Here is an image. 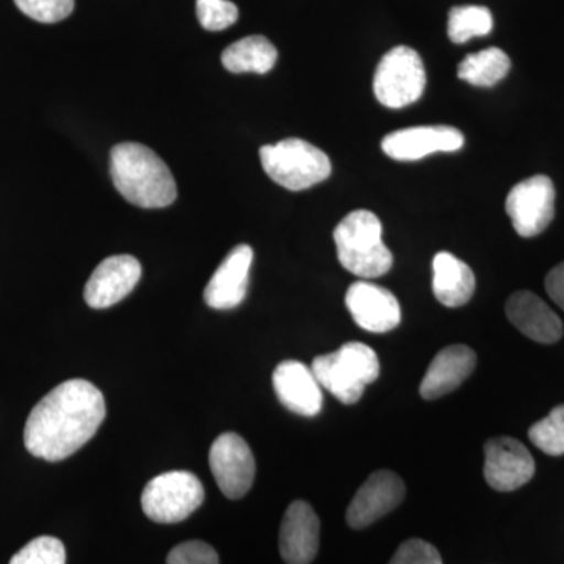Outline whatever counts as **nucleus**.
<instances>
[{"label": "nucleus", "mask_w": 564, "mask_h": 564, "mask_svg": "<svg viewBox=\"0 0 564 564\" xmlns=\"http://www.w3.org/2000/svg\"><path fill=\"white\" fill-rule=\"evenodd\" d=\"M141 265L133 256H111L99 263L85 285V302L93 310H107L124 300L139 284Z\"/></svg>", "instance_id": "obj_14"}, {"label": "nucleus", "mask_w": 564, "mask_h": 564, "mask_svg": "<svg viewBox=\"0 0 564 564\" xmlns=\"http://www.w3.org/2000/svg\"><path fill=\"white\" fill-rule=\"evenodd\" d=\"M505 209L519 236H540L555 217L554 182L544 174L519 182L508 193Z\"/></svg>", "instance_id": "obj_8"}, {"label": "nucleus", "mask_w": 564, "mask_h": 564, "mask_svg": "<svg viewBox=\"0 0 564 564\" xmlns=\"http://www.w3.org/2000/svg\"><path fill=\"white\" fill-rule=\"evenodd\" d=\"M492 28V14L486 7H455L448 13V39L455 44L467 43L475 36H486Z\"/></svg>", "instance_id": "obj_23"}, {"label": "nucleus", "mask_w": 564, "mask_h": 564, "mask_svg": "<svg viewBox=\"0 0 564 564\" xmlns=\"http://www.w3.org/2000/svg\"><path fill=\"white\" fill-rule=\"evenodd\" d=\"M533 475V456L518 440L492 437L485 444V480L496 491H516Z\"/></svg>", "instance_id": "obj_10"}, {"label": "nucleus", "mask_w": 564, "mask_h": 564, "mask_svg": "<svg viewBox=\"0 0 564 564\" xmlns=\"http://www.w3.org/2000/svg\"><path fill=\"white\" fill-rule=\"evenodd\" d=\"M14 3L25 17L44 24L66 20L74 10V0H14Z\"/></svg>", "instance_id": "obj_27"}, {"label": "nucleus", "mask_w": 564, "mask_h": 564, "mask_svg": "<svg viewBox=\"0 0 564 564\" xmlns=\"http://www.w3.org/2000/svg\"><path fill=\"white\" fill-rule=\"evenodd\" d=\"M529 437L544 454L564 455V404L554 408L543 421L533 423Z\"/></svg>", "instance_id": "obj_24"}, {"label": "nucleus", "mask_w": 564, "mask_h": 564, "mask_svg": "<svg viewBox=\"0 0 564 564\" xmlns=\"http://www.w3.org/2000/svg\"><path fill=\"white\" fill-rule=\"evenodd\" d=\"M508 318L529 339L555 344L562 339L563 323L558 315L532 292H516L505 306Z\"/></svg>", "instance_id": "obj_19"}, {"label": "nucleus", "mask_w": 564, "mask_h": 564, "mask_svg": "<svg viewBox=\"0 0 564 564\" xmlns=\"http://www.w3.org/2000/svg\"><path fill=\"white\" fill-rule=\"evenodd\" d=\"M259 154L265 173L288 191H307L332 174L328 155L304 140L288 139L265 144Z\"/></svg>", "instance_id": "obj_5"}, {"label": "nucleus", "mask_w": 564, "mask_h": 564, "mask_svg": "<svg viewBox=\"0 0 564 564\" xmlns=\"http://www.w3.org/2000/svg\"><path fill=\"white\" fill-rule=\"evenodd\" d=\"M106 399L87 380H68L36 403L24 429L29 454L50 463L80 451L106 419Z\"/></svg>", "instance_id": "obj_1"}, {"label": "nucleus", "mask_w": 564, "mask_h": 564, "mask_svg": "<svg viewBox=\"0 0 564 564\" xmlns=\"http://www.w3.org/2000/svg\"><path fill=\"white\" fill-rule=\"evenodd\" d=\"M426 73L417 51L397 46L378 63L373 93L388 109H403L421 99L425 91Z\"/></svg>", "instance_id": "obj_7"}, {"label": "nucleus", "mask_w": 564, "mask_h": 564, "mask_svg": "<svg viewBox=\"0 0 564 564\" xmlns=\"http://www.w3.org/2000/svg\"><path fill=\"white\" fill-rule=\"evenodd\" d=\"M254 252L250 245H237L226 256L204 291V302L212 310L229 311L247 299Z\"/></svg>", "instance_id": "obj_15"}, {"label": "nucleus", "mask_w": 564, "mask_h": 564, "mask_svg": "<svg viewBox=\"0 0 564 564\" xmlns=\"http://www.w3.org/2000/svg\"><path fill=\"white\" fill-rule=\"evenodd\" d=\"M545 291L564 311V262L556 265L545 278Z\"/></svg>", "instance_id": "obj_30"}, {"label": "nucleus", "mask_w": 564, "mask_h": 564, "mask_svg": "<svg viewBox=\"0 0 564 564\" xmlns=\"http://www.w3.org/2000/svg\"><path fill=\"white\" fill-rule=\"evenodd\" d=\"M321 545V521L304 500L289 505L280 530V551L288 564H311Z\"/></svg>", "instance_id": "obj_16"}, {"label": "nucleus", "mask_w": 564, "mask_h": 564, "mask_svg": "<svg viewBox=\"0 0 564 564\" xmlns=\"http://www.w3.org/2000/svg\"><path fill=\"white\" fill-rule=\"evenodd\" d=\"M404 491L402 478L391 470L370 475L348 505L347 524L355 530L367 529L395 510L403 502Z\"/></svg>", "instance_id": "obj_11"}, {"label": "nucleus", "mask_w": 564, "mask_h": 564, "mask_svg": "<svg viewBox=\"0 0 564 564\" xmlns=\"http://www.w3.org/2000/svg\"><path fill=\"white\" fill-rule=\"evenodd\" d=\"M389 564H443V558L433 544L413 538L397 549Z\"/></svg>", "instance_id": "obj_28"}, {"label": "nucleus", "mask_w": 564, "mask_h": 564, "mask_svg": "<svg viewBox=\"0 0 564 564\" xmlns=\"http://www.w3.org/2000/svg\"><path fill=\"white\" fill-rule=\"evenodd\" d=\"M204 502L199 478L187 470H172L152 478L141 494L143 513L158 524H177Z\"/></svg>", "instance_id": "obj_6"}, {"label": "nucleus", "mask_w": 564, "mask_h": 564, "mask_svg": "<svg viewBox=\"0 0 564 564\" xmlns=\"http://www.w3.org/2000/svg\"><path fill=\"white\" fill-rule=\"evenodd\" d=\"M337 259L355 276H383L392 269V252L383 242V225L370 210L350 212L334 229Z\"/></svg>", "instance_id": "obj_3"}, {"label": "nucleus", "mask_w": 564, "mask_h": 564, "mask_svg": "<svg viewBox=\"0 0 564 564\" xmlns=\"http://www.w3.org/2000/svg\"><path fill=\"white\" fill-rule=\"evenodd\" d=\"M311 369L322 388L340 402L355 404L367 386L380 377V359L369 345L348 343L337 351L317 356Z\"/></svg>", "instance_id": "obj_4"}, {"label": "nucleus", "mask_w": 564, "mask_h": 564, "mask_svg": "<svg viewBox=\"0 0 564 564\" xmlns=\"http://www.w3.org/2000/svg\"><path fill=\"white\" fill-rule=\"evenodd\" d=\"M511 61L499 47H488L463 58L458 66L459 79L474 87H494L510 73Z\"/></svg>", "instance_id": "obj_22"}, {"label": "nucleus", "mask_w": 564, "mask_h": 564, "mask_svg": "<svg viewBox=\"0 0 564 564\" xmlns=\"http://www.w3.org/2000/svg\"><path fill=\"white\" fill-rule=\"evenodd\" d=\"M273 388L282 406L292 413L314 417L323 408L322 386L311 367L300 361H282L273 372Z\"/></svg>", "instance_id": "obj_17"}, {"label": "nucleus", "mask_w": 564, "mask_h": 564, "mask_svg": "<svg viewBox=\"0 0 564 564\" xmlns=\"http://www.w3.org/2000/svg\"><path fill=\"white\" fill-rule=\"evenodd\" d=\"M433 292L444 306H464L475 292L473 269L452 252H437L433 259Z\"/></svg>", "instance_id": "obj_20"}, {"label": "nucleus", "mask_w": 564, "mask_h": 564, "mask_svg": "<svg viewBox=\"0 0 564 564\" xmlns=\"http://www.w3.org/2000/svg\"><path fill=\"white\" fill-rule=\"evenodd\" d=\"M9 564H66L65 545L54 536L35 538Z\"/></svg>", "instance_id": "obj_25"}, {"label": "nucleus", "mask_w": 564, "mask_h": 564, "mask_svg": "<svg viewBox=\"0 0 564 564\" xmlns=\"http://www.w3.org/2000/svg\"><path fill=\"white\" fill-rule=\"evenodd\" d=\"M115 187L141 209H163L176 202V181L166 163L140 143L117 144L110 152Z\"/></svg>", "instance_id": "obj_2"}, {"label": "nucleus", "mask_w": 564, "mask_h": 564, "mask_svg": "<svg viewBox=\"0 0 564 564\" xmlns=\"http://www.w3.org/2000/svg\"><path fill=\"white\" fill-rule=\"evenodd\" d=\"M209 464L218 488L228 499H242L254 484V455L239 434H220L212 444Z\"/></svg>", "instance_id": "obj_9"}, {"label": "nucleus", "mask_w": 564, "mask_h": 564, "mask_svg": "<svg viewBox=\"0 0 564 564\" xmlns=\"http://www.w3.org/2000/svg\"><path fill=\"white\" fill-rule=\"evenodd\" d=\"M278 51L265 36L252 35L226 47L221 63L234 74H267L276 65Z\"/></svg>", "instance_id": "obj_21"}, {"label": "nucleus", "mask_w": 564, "mask_h": 564, "mask_svg": "<svg viewBox=\"0 0 564 564\" xmlns=\"http://www.w3.org/2000/svg\"><path fill=\"white\" fill-rule=\"evenodd\" d=\"M345 304L356 325L369 333H389L402 322L399 300L388 289L372 282H352Z\"/></svg>", "instance_id": "obj_12"}, {"label": "nucleus", "mask_w": 564, "mask_h": 564, "mask_svg": "<svg viewBox=\"0 0 564 564\" xmlns=\"http://www.w3.org/2000/svg\"><path fill=\"white\" fill-rule=\"evenodd\" d=\"M464 135L451 126H419L388 133L381 141L384 154L393 161H421L434 152L462 150Z\"/></svg>", "instance_id": "obj_13"}, {"label": "nucleus", "mask_w": 564, "mask_h": 564, "mask_svg": "<svg viewBox=\"0 0 564 564\" xmlns=\"http://www.w3.org/2000/svg\"><path fill=\"white\" fill-rule=\"evenodd\" d=\"M196 14L209 32L225 31L239 20V9L229 0H196Z\"/></svg>", "instance_id": "obj_26"}, {"label": "nucleus", "mask_w": 564, "mask_h": 564, "mask_svg": "<svg viewBox=\"0 0 564 564\" xmlns=\"http://www.w3.org/2000/svg\"><path fill=\"white\" fill-rule=\"evenodd\" d=\"M477 355L467 345H452L434 356L421 383V395L436 400L454 392L473 375Z\"/></svg>", "instance_id": "obj_18"}, {"label": "nucleus", "mask_w": 564, "mask_h": 564, "mask_svg": "<svg viewBox=\"0 0 564 564\" xmlns=\"http://www.w3.org/2000/svg\"><path fill=\"white\" fill-rule=\"evenodd\" d=\"M166 564H220L217 551L204 541H187L176 545Z\"/></svg>", "instance_id": "obj_29"}]
</instances>
